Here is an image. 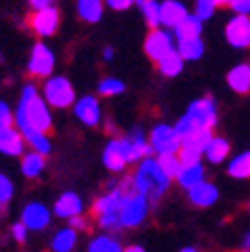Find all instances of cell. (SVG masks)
<instances>
[{
  "label": "cell",
  "instance_id": "1",
  "mask_svg": "<svg viewBox=\"0 0 250 252\" xmlns=\"http://www.w3.org/2000/svg\"><path fill=\"white\" fill-rule=\"evenodd\" d=\"M135 181L131 176H123L115 185L109 187V191L103 193L93 203V216L98 223V228L105 232H115L121 230V205L123 199L129 191H135Z\"/></svg>",
  "mask_w": 250,
  "mask_h": 252
},
{
  "label": "cell",
  "instance_id": "2",
  "mask_svg": "<svg viewBox=\"0 0 250 252\" xmlns=\"http://www.w3.org/2000/svg\"><path fill=\"white\" fill-rule=\"evenodd\" d=\"M17 123H29L41 131L52 129L54 119H52V111H49V103L35 88V84L23 86L19 105L15 109V125Z\"/></svg>",
  "mask_w": 250,
  "mask_h": 252
},
{
  "label": "cell",
  "instance_id": "3",
  "mask_svg": "<svg viewBox=\"0 0 250 252\" xmlns=\"http://www.w3.org/2000/svg\"><path fill=\"white\" fill-rule=\"evenodd\" d=\"M133 181H135L137 191L144 193L150 199V203H156V201L168 191L172 179L164 172V168L160 166L158 156L154 158L150 154L144 160L137 162V168L133 172Z\"/></svg>",
  "mask_w": 250,
  "mask_h": 252
},
{
  "label": "cell",
  "instance_id": "4",
  "mask_svg": "<svg viewBox=\"0 0 250 252\" xmlns=\"http://www.w3.org/2000/svg\"><path fill=\"white\" fill-rule=\"evenodd\" d=\"M218 123V105L211 96L195 98L193 103L187 107L185 115L179 117V121L174 123L181 140L185 135H189L195 129H214Z\"/></svg>",
  "mask_w": 250,
  "mask_h": 252
},
{
  "label": "cell",
  "instance_id": "5",
  "mask_svg": "<svg viewBox=\"0 0 250 252\" xmlns=\"http://www.w3.org/2000/svg\"><path fill=\"white\" fill-rule=\"evenodd\" d=\"M41 94L54 109H68L76 103V91L66 76H47Z\"/></svg>",
  "mask_w": 250,
  "mask_h": 252
},
{
  "label": "cell",
  "instance_id": "6",
  "mask_svg": "<svg viewBox=\"0 0 250 252\" xmlns=\"http://www.w3.org/2000/svg\"><path fill=\"white\" fill-rule=\"evenodd\" d=\"M150 213V199L135 191H129L123 199L121 205V230H129V228H137L142 225Z\"/></svg>",
  "mask_w": 250,
  "mask_h": 252
},
{
  "label": "cell",
  "instance_id": "7",
  "mask_svg": "<svg viewBox=\"0 0 250 252\" xmlns=\"http://www.w3.org/2000/svg\"><path fill=\"white\" fill-rule=\"evenodd\" d=\"M150 146H152V152L158 156V154H168V152H179L181 146H183V140L177 131L174 125H168V123H158L150 129Z\"/></svg>",
  "mask_w": 250,
  "mask_h": 252
},
{
  "label": "cell",
  "instance_id": "8",
  "mask_svg": "<svg viewBox=\"0 0 250 252\" xmlns=\"http://www.w3.org/2000/svg\"><path fill=\"white\" fill-rule=\"evenodd\" d=\"M54 68H56L54 49L43 41H37L31 47V54L27 60V72L35 78H47V76H52Z\"/></svg>",
  "mask_w": 250,
  "mask_h": 252
},
{
  "label": "cell",
  "instance_id": "9",
  "mask_svg": "<svg viewBox=\"0 0 250 252\" xmlns=\"http://www.w3.org/2000/svg\"><path fill=\"white\" fill-rule=\"evenodd\" d=\"M177 49V37H174L172 29H166V27H154L150 31V35L146 37L144 41V52L150 60L158 62L160 58H164L168 52Z\"/></svg>",
  "mask_w": 250,
  "mask_h": 252
},
{
  "label": "cell",
  "instance_id": "10",
  "mask_svg": "<svg viewBox=\"0 0 250 252\" xmlns=\"http://www.w3.org/2000/svg\"><path fill=\"white\" fill-rule=\"evenodd\" d=\"M31 29L39 37H52L60 27V10L54 4H47L41 8H33V15L29 19Z\"/></svg>",
  "mask_w": 250,
  "mask_h": 252
},
{
  "label": "cell",
  "instance_id": "11",
  "mask_svg": "<svg viewBox=\"0 0 250 252\" xmlns=\"http://www.w3.org/2000/svg\"><path fill=\"white\" fill-rule=\"evenodd\" d=\"M226 41L236 49L250 47V15H238L226 23Z\"/></svg>",
  "mask_w": 250,
  "mask_h": 252
},
{
  "label": "cell",
  "instance_id": "12",
  "mask_svg": "<svg viewBox=\"0 0 250 252\" xmlns=\"http://www.w3.org/2000/svg\"><path fill=\"white\" fill-rule=\"evenodd\" d=\"M103 164L111 172H123L125 166L131 164L129 162V152H127V144L125 137H115V140L107 142L103 150Z\"/></svg>",
  "mask_w": 250,
  "mask_h": 252
},
{
  "label": "cell",
  "instance_id": "13",
  "mask_svg": "<svg viewBox=\"0 0 250 252\" xmlns=\"http://www.w3.org/2000/svg\"><path fill=\"white\" fill-rule=\"evenodd\" d=\"M74 115L76 119L86 125V127H96L103 119V111H101V103L94 94H84L80 98H76V103L72 105Z\"/></svg>",
  "mask_w": 250,
  "mask_h": 252
},
{
  "label": "cell",
  "instance_id": "14",
  "mask_svg": "<svg viewBox=\"0 0 250 252\" xmlns=\"http://www.w3.org/2000/svg\"><path fill=\"white\" fill-rule=\"evenodd\" d=\"M21 221L27 225L31 232H41L52 223V209L39 201H31L21 211Z\"/></svg>",
  "mask_w": 250,
  "mask_h": 252
},
{
  "label": "cell",
  "instance_id": "15",
  "mask_svg": "<svg viewBox=\"0 0 250 252\" xmlns=\"http://www.w3.org/2000/svg\"><path fill=\"white\" fill-rule=\"evenodd\" d=\"M125 144H127V152H129V162L131 164H137V162L144 160L146 156L154 154L148 135L140 127H135L133 131H129L127 135H125Z\"/></svg>",
  "mask_w": 250,
  "mask_h": 252
},
{
  "label": "cell",
  "instance_id": "16",
  "mask_svg": "<svg viewBox=\"0 0 250 252\" xmlns=\"http://www.w3.org/2000/svg\"><path fill=\"white\" fill-rule=\"evenodd\" d=\"M187 193H189V199L191 203L197 205V207H211L218 203L219 199V191L214 183L209 181H199L197 185H193L191 189H187Z\"/></svg>",
  "mask_w": 250,
  "mask_h": 252
},
{
  "label": "cell",
  "instance_id": "17",
  "mask_svg": "<svg viewBox=\"0 0 250 252\" xmlns=\"http://www.w3.org/2000/svg\"><path fill=\"white\" fill-rule=\"evenodd\" d=\"M25 135L21 133L19 127H12V125H8V127L0 129V154L4 156H21L23 150H25Z\"/></svg>",
  "mask_w": 250,
  "mask_h": 252
},
{
  "label": "cell",
  "instance_id": "18",
  "mask_svg": "<svg viewBox=\"0 0 250 252\" xmlns=\"http://www.w3.org/2000/svg\"><path fill=\"white\" fill-rule=\"evenodd\" d=\"M189 15V8L181 0H160V25L166 29H174Z\"/></svg>",
  "mask_w": 250,
  "mask_h": 252
},
{
  "label": "cell",
  "instance_id": "19",
  "mask_svg": "<svg viewBox=\"0 0 250 252\" xmlns=\"http://www.w3.org/2000/svg\"><path fill=\"white\" fill-rule=\"evenodd\" d=\"M82 211H84V203H82L80 195L74 193V191L62 193L54 203V216H58L62 220H70V218L78 216V213H82Z\"/></svg>",
  "mask_w": 250,
  "mask_h": 252
},
{
  "label": "cell",
  "instance_id": "20",
  "mask_svg": "<svg viewBox=\"0 0 250 252\" xmlns=\"http://www.w3.org/2000/svg\"><path fill=\"white\" fill-rule=\"evenodd\" d=\"M17 127L25 135V142L31 146V150H37V152H41L45 156L52 154V140L47 137V131L37 129L29 123H17Z\"/></svg>",
  "mask_w": 250,
  "mask_h": 252
},
{
  "label": "cell",
  "instance_id": "21",
  "mask_svg": "<svg viewBox=\"0 0 250 252\" xmlns=\"http://www.w3.org/2000/svg\"><path fill=\"white\" fill-rule=\"evenodd\" d=\"M228 86L238 94H248L250 93V64H238L228 72Z\"/></svg>",
  "mask_w": 250,
  "mask_h": 252
},
{
  "label": "cell",
  "instance_id": "22",
  "mask_svg": "<svg viewBox=\"0 0 250 252\" xmlns=\"http://www.w3.org/2000/svg\"><path fill=\"white\" fill-rule=\"evenodd\" d=\"M177 49L185 62H197L205 54V43L201 37H185V39H177Z\"/></svg>",
  "mask_w": 250,
  "mask_h": 252
},
{
  "label": "cell",
  "instance_id": "23",
  "mask_svg": "<svg viewBox=\"0 0 250 252\" xmlns=\"http://www.w3.org/2000/svg\"><path fill=\"white\" fill-rule=\"evenodd\" d=\"M43 170H45V154L37 152V150H31V152L23 154V158H21L23 176H27V179H37Z\"/></svg>",
  "mask_w": 250,
  "mask_h": 252
},
{
  "label": "cell",
  "instance_id": "24",
  "mask_svg": "<svg viewBox=\"0 0 250 252\" xmlns=\"http://www.w3.org/2000/svg\"><path fill=\"white\" fill-rule=\"evenodd\" d=\"M203 19H199L195 12H189L177 27L172 29V33H174V37L177 39H185V37H201V33H203Z\"/></svg>",
  "mask_w": 250,
  "mask_h": 252
},
{
  "label": "cell",
  "instance_id": "25",
  "mask_svg": "<svg viewBox=\"0 0 250 252\" xmlns=\"http://www.w3.org/2000/svg\"><path fill=\"white\" fill-rule=\"evenodd\" d=\"M230 142L226 140V137H219V135H214L211 137V142L207 144L205 148V158L207 162H211V164H221V162H226V158L230 156Z\"/></svg>",
  "mask_w": 250,
  "mask_h": 252
},
{
  "label": "cell",
  "instance_id": "26",
  "mask_svg": "<svg viewBox=\"0 0 250 252\" xmlns=\"http://www.w3.org/2000/svg\"><path fill=\"white\" fill-rule=\"evenodd\" d=\"M203 179H205L203 162H195V164H183L174 181H177L183 189H191L193 185H197L199 181H203Z\"/></svg>",
  "mask_w": 250,
  "mask_h": 252
},
{
  "label": "cell",
  "instance_id": "27",
  "mask_svg": "<svg viewBox=\"0 0 250 252\" xmlns=\"http://www.w3.org/2000/svg\"><path fill=\"white\" fill-rule=\"evenodd\" d=\"M156 64H158V70H160L162 76L174 78V76H179V74L183 72V68H185V58L179 54V49H172V52H168L164 58H160Z\"/></svg>",
  "mask_w": 250,
  "mask_h": 252
},
{
  "label": "cell",
  "instance_id": "28",
  "mask_svg": "<svg viewBox=\"0 0 250 252\" xmlns=\"http://www.w3.org/2000/svg\"><path fill=\"white\" fill-rule=\"evenodd\" d=\"M105 4H107L105 0H78L76 2L78 17L86 23H98L103 19Z\"/></svg>",
  "mask_w": 250,
  "mask_h": 252
},
{
  "label": "cell",
  "instance_id": "29",
  "mask_svg": "<svg viewBox=\"0 0 250 252\" xmlns=\"http://www.w3.org/2000/svg\"><path fill=\"white\" fill-rule=\"evenodd\" d=\"M78 242V230H74L72 225H66L56 232L52 238V250L54 252H72Z\"/></svg>",
  "mask_w": 250,
  "mask_h": 252
},
{
  "label": "cell",
  "instance_id": "30",
  "mask_svg": "<svg viewBox=\"0 0 250 252\" xmlns=\"http://www.w3.org/2000/svg\"><path fill=\"white\" fill-rule=\"evenodd\" d=\"M228 174L232 179H250V152H240L238 156H234L228 164Z\"/></svg>",
  "mask_w": 250,
  "mask_h": 252
},
{
  "label": "cell",
  "instance_id": "31",
  "mask_svg": "<svg viewBox=\"0 0 250 252\" xmlns=\"http://www.w3.org/2000/svg\"><path fill=\"white\" fill-rule=\"evenodd\" d=\"M135 4L140 8L142 17L146 19L150 29L160 27V2L158 0H135Z\"/></svg>",
  "mask_w": 250,
  "mask_h": 252
},
{
  "label": "cell",
  "instance_id": "32",
  "mask_svg": "<svg viewBox=\"0 0 250 252\" xmlns=\"http://www.w3.org/2000/svg\"><path fill=\"white\" fill-rule=\"evenodd\" d=\"M211 137H214V129H195L189 135L183 137V146L199 150L201 154H205V148L211 142Z\"/></svg>",
  "mask_w": 250,
  "mask_h": 252
},
{
  "label": "cell",
  "instance_id": "33",
  "mask_svg": "<svg viewBox=\"0 0 250 252\" xmlns=\"http://www.w3.org/2000/svg\"><path fill=\"white\" fill-rule=\"evenodd\" d=\"M86 250H89V252H121L123 248H121L117 238L109 236V234H101V236L93 238Z\"/></svg>",
  "mask_w": 250,
  "mask_h": 252
},
{
  "label": "cell",
  "instance_id": "34",
  "mask_svg": "<svg viewBox=\"0 0 250 252\" xmlns=\"http://www.w3.org/2000/svg\"><path fill=\"white\" fill-rule=\"evenodd\" d=\"M96 91L101 96H117V94L125 93V82L117 76H107L96 84Z\"/></svg>",
  "mask_w": 250,
  "mask_h": 252
},
{
  "label": "cell",
  "instance_id": "35",
  "mask_svg": "<svg viewBox=\"0 0 250 252\" xmlns=\"http://www.w3.org/2000/svg\"><path fill=\"white\" fill-rule=\"evenodd\" d=\"M158 162H160V166L164 168V172L170 176V179L174 181L177 179V174L183 166V162L179 158V152H168V154H158Z\"/></svg>",
  "mask_w": 250,
  "mask_h": 252
},
{
  "label": "cell",
  "instance_id": "36",
  "mask_svg": "<svg viewBox=\"0 0 250 252\" xmlns=\"http://www.w3.org/2000/svg\"><path fill=\"white\" fill-rule=\"evenodd\" d=\"M219 6V0H195V15L203 21H209L216 15V10Z\"/></svg>",
  "mask_w": 250,
  "mask_h": 252
},
{
  "label": "cell",
  "instance_id": "37",
  "mask_svg": "<svg viewBox=\"0 0 250 252\" xmlns=\"http://www.w3.org/2000/svg\"><path fill=\"white\" fill-rule=\"evenodd\" d=\"M15 195V187H12V181L4 172H0V205H6L8 201Z\"/></svg>",
  "mask_w": 250,
  "mask_h": 252
},
{
  "label": "cell",
  "instance_id": "38",
  "mask_svg": "<svg viewBox=\"0 0 250 252\" xmlns=\"http://www.w3.org/2000/svg\"><path fill=\"white\" fill-rule=\"evenodd\" d=\"M179 158L183 164H195V162H201L203 154L199 150H193V148H187V146H181L179 150Z\"/></svg>",
  "mask_w": 250,
  "mask_h": 252
},
{
  "label": "cell",
  "instance_id": "39",
  "mask_svg": "<svg viewBox=\"0 0 250 252\" xmlns=\"http://www.w3.org/2000/svg\"><path fill=\"white\" fill-rule=\"evenodd\" d=\"M29 232H31V230H29L23 221H17V223L10 225V236H12V240H15L17 244H25V242H27Z\"/></svg>",
  "mask_w": 250,
  "mask_h": 252
},
{
  "label": "cell",
  "instance_id": "40",
  "mask_svg": "<svg viewBox=\"0 0 250 252\" xmlns=\"http://www.w3.org/2000/svg\"><path fill=\"white\" fill-rule=\"evenodd\" d=\"M12 123H15V111L8 107L6 100H0V129L8 127Z\"/></svg>",
  "mask_w": 250,
  "mask_h": 252
},
{
  "label": "cell",
  "instance_id": "41",
  "mask_svg": "<svg viewBox=\"0 0 250 252\" xmlns=\"http://www.w3.org/2000/svg\"><path fill=\"white\" fill-rule=\"evenodd\" d=\"M68 225H72L74 230H78V232H84L86 228H89V220H86L82 213H78V216H74L68 220Z\"/></svg>",
  "mask_w": 250,
  "mask_h": 252
},
{
  "label": "cell",
  "instance_id": "42",
  "mask_svg": "<svg viewBox=\"0 0 250 252\" xmlns=\"http://www.w3.org/2000/svg\"><path fill=\"white\" fill-rule=\"evenodd\" d=\"M111 10H127L135 4V0H105Z\"/></svg>",
  "mask_w": 250,
  "mask_h": 252
},
{
  "label": "cell",
  "instance_id": "43",
  "mask_svg": "<svg viewBox=\"0 0 250 252\" xmlns=\"http://www.w3.org/2000/svg\"><path fill=\"white\" fill-rule=\"evenodd\" d=\"M230 8L238 15H250V0H234Z\"/></svg>",
  "mask_w": 250,
  "mask_h": 252
},
{
  "label": "cell",
  "instance_id": "44",
  "mask_svg": "<svg viewBox=\"0 0 250 252\" xmlns=\"http://www.w3.org/2000/svg\"><path fill=\"white\" fill-rule=\"evenodd\" d=\"M29 4L33 8H41V6H47V4H54V0H29Z\"/></svg>",
  "mask_w": 250,
  "mask_h": 252
},
{
  "label": "cell",
  "instance_id": "45",
  "mask_svg": "<svg viewBox=\"0 0 250 252\" xmlns=\"http://www.w3.org/2000/svg\"><path fill=\"white\" fill-rule=\"evenodd\" d=\"M113 56H115L113 47H105V49H103V60H105V62H111V60H113Z\"/></svg>",
  "mask_w": 250,
  "mask_h": 252
},
{
  "label": "cell",
  "instance_id": "46",
  "mask_svg": "<svg viewBox=\"0 0 250 252\" xmlns=\"http://www.w3.org/2000/svg\"><path fill=\"white\" fill-rule=\"evenodd\" d=\"M242 248H244V250H250V232L244 236V240H242Z\"/></svg>",
  "mask_w": 250,
  "mask_h": 252
},
{
  "label": "cell",
  "instance_id": "47",
  "mask_svg": "<svg viewBox=\"0 0 250 252\" xmlns=\"http://www.w3.org/2000/svg\"><path fill=\"white\" fill-rule=\"evenodd\" d=\"M127 250H129V252H144V248H142L140 244H135V246H129Z\"/></svg>",
  "mask_w": 250,
  "mask_h": 252
},
{
  "label": "cell",
  "instance_id": "48",
  "mask_svg": "<svg viewBox=\"0 0 250 252\" xmlns=\"http://www.w3.org/2000/svg\"><path fill=\"white\" fill-rule=\"evenodd\" d=\"M234 0H219V6H230Z\"/></svg>",
  "mask_w": 250,
  "mask_h": 252
},
{
  "label": "cell",
  "instance_id": "49",
  "mask_svg": "<svg viewBox=\"0 0 250 252\" xmlns=\"http://www.w3.org/2000/svg\"><path fill=\"white\" fill-rule=\"evenodd\" d=\"M181 250H183V252H195L197 248H195V246H185V248H181Z\"/></svg>",
  "mask_w": 250,
  "mask_h": 252
},
{
  "label": "cell",
  "instance_id": "50",
  "mask_svg": "<svg viewBox=\"0 0 250 252\" xmlns=\"http://www.w3.org/2000/svg\"><path fill=\"white\" fill-rule=\"evenodd\" d=\"M248 211H250V207H248Z\"/></svg>",
  "mask_w": 250,
  "mask_h": 252
}]
</instances>
